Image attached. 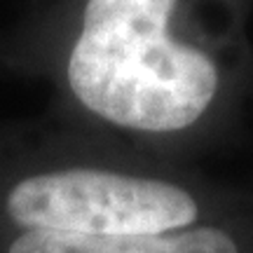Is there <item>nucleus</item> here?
<instances>
[{
  "label": "nucleus",
  "instance_id": "7ed1b4c3",
  "mask_svg": "<svg viewBox=\"0 0 253 253\" xmlns=\"http://www.w3.org/2000/svg\"><path fill=\"white\" fill-rule=\"evenodd\" d=\"M7 253H239L232 237L216 227L178 235H75L26 230Z\"/></svg>",
  "mask_w": 253,
  "mask_h": 253
},
{
  "label": "nucleus",
  "instance_id": "f257e3e1",
  "mask_svg": "<svg viewBox=\"0 0 253 253\" xmlns=\"http://www.w3.org/2000/svg\"><path fill=\"white\" fill-rule=\"evenodd\" d=\"M178 0H89L68 84L91 113L138 131H178L218 89L213 61L167 36Z\"/></svg>",
  "mask_w": 253,
  "mask_h": 253
},
{
  "label": "nucleus",
  "instance_id": "f03ea898",
  "mask_svg": "<svg viewBox=\"0 0 253 253\" xmlns=\"http://www.w3.org/2000/svg\"><path fill=\"white\" fill-rule=\"evenodd\" d=\"M9 218L26 230L75 235H164L197 220V202L173 183L66 169L28 176L7 195Z\"/></svg>",
  "mask_w": 253,
  "mask_h": 253
}]
</instances>
